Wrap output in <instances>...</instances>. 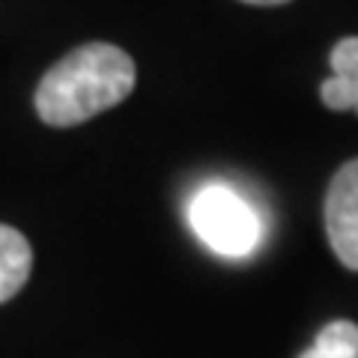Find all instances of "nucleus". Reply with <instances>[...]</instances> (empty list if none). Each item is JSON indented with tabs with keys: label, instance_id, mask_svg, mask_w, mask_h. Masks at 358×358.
<instances>
[{
	"label": "nucleus",
	"instance_id": "obj_2",
	"mask_svg": "<svg viewBox=\"0 0 358 358\" xmlns=\"http://www.w3.org/2000/svg\"><path fill=\"white\" fill-rule=\"evenodd\" d=\"M188 221L200 239L221 257H248L260 245V218L236 192L206 185L188 203Z\"/></svg>",
	"mask_w": 358,
	"mask_h": 358
},
{
	"label": "nucleus",
	"instance_id": "obj_1",
	"mask_svg": "<svg viewBox=\"0 0 358 358\" xmlns=\"http://www.w3.org/2000/svg\"><path fill=\"white\" fill-rule=\"evenodd\" d=\"M134 60L110 42H87L54 63L36 87V114L54 129L87 122L129 99Z\"/></svg>",
	"mask_w": 358,
	"mask_h": 358
},
{
	"label": "nucleus",
	"instance_id": "obj_3",
	"mask_svg": "<svg viewBox=\"0 0 358 358\" xmlns=\"http://www.w3.org/2000/svg\"><path fill=\"white\" fill-rule=\"evenodd\" d=\"M326 233L334 257L358 272V159L334 173L326 192Z\"/></svg>",
	"mask_w": 358,
	"mask_h": 358
},
{
	"label": "nucleus",
	"instance_id": "obj_6",
	"mask_svg": "<svg viewBox=\"0 0 358 358\" xmlns=\"http://www.w3.org/2000/svg\"><path fill=\"white\" fill-rule=\"evenodd\" d=\"M299 358H358V326L350 320L329 322Z\"/></svg>",
	"mask_w": 358,
	"mask_h": 358
},
{
	"label": "nucleus",
	"instance_id": "obj_5",
	"mask_svg": "<svg viewBox=\"0 0 358 358\" xmlns=\"http://www.w3.org/2000/svg\"><path fill=\"white\" fill-rule=\"evenodd\" d=\"M33 268V248L24 233L0 224V305L21 293Z\"/></svg>",
	"mask_w": 358,
	"mask_h": 358
},
{
	"label": "nucleus",
	"instance_id": "obj_7",
	"mask_svg": "<svg viewBox=\"0 0 358 358\" xmlns=\"http://www.w3.org/2000/svg\"><path fill=\"white\" fill-rule=\"evenodd\" d=\"M242 3H251V6H281V3H289V0H242Z\"/></svg>",
	"mask_w": 358,
	"mask_h": 358
},
{
	"label": "nucleus",
	"instance_id": "obj_4",
	"mask_svg": "<svg viewBox=\"0 0 358 358\" xmlns=\"http://www.w3.org/2000/svg\"><path fill=\"white\" fill-rule=\"evenodd\" d=\"M331 78L320 84V99L329 110L358 114V36H346L331 48Z\"/></svg>",
	"mask_w": 358,
	"mask_h": 358
}]
</instances>
